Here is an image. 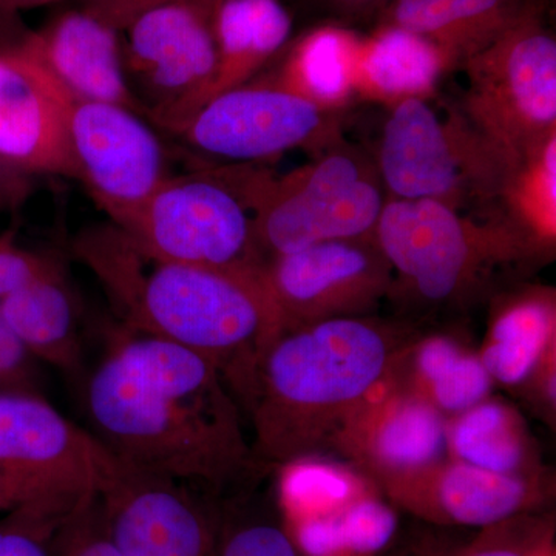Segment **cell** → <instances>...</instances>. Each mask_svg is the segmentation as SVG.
<instances>
[{"label":"cell","mask_w":556,"mask_h":556,"mask_svg":"<svg viewBox=\"0 0 556 556\" xmlns=\"http://www.w3.org/2000/svg\"><path fill=\"white\" fill-rule=\"evenodd\" d=\"M86 407L98 441L150 473L222 495L265 470L222 371L169 340H116L87 383Z\"/></svg>","instance_id":"obj_1"},{"label":"cell","mask_w":556,"mask_h":556,"mask_svg":"<svg viewBox=\"0 0 556 556\" xmlns=\"http://www.w3.org/2000/svg\"><path fill=\"white\" fill-rule=\"evenodd\" d=\"M76 254L100 278L131 331L206 357L239 404L280 318L257 269H222L153 257L115 225L87 230Z\"/></svg>","instance_id":"obj_2"},{"label":"cell","mask_w":556,"mask_h":556,"mask_svg":"<svg viewBox=\"0 0 556 556\" xmlns=\"http://www.w3.org/2000/svg\"><path fill=\"white\" fill-rule=\"evenodd\" d=\"M375 316L332 318L281 331L266 348L244 399L263 467L331 452L351 416L388 378L415 338Z\"/></svg>","instance_id":"obj_3"},{"label":"cell","mask_w":556,"mask_h":556,"mask_svg":"<svg viewBox=\"0 0 556 556\" xmlns=\"http://www.w3.org/2000/svg\"><path fill=\"white\" fill-rule=\"evenodd\" d=\"M375 239L393 273L388 299L420 309L466 306L543 249L507 215L478 222L433 200L388 199Z\"/></svg>","instance_id":"obj_4"},{"label":"cell","mask_w":556,"mask_h":556,"mask_svg":"<svg viewBox=\"0 0 556 556\" xmlns=\"http://www.w3.org/2000/svg\"><path fill=\"white\" fill-rule=\"evenodd\" d=\"M460 68L467 87L457 112L510 174L555 141L556 39L543 5Z\"/></svg>","instance_id":"obj_5"},{"label":"cell","mask_w":556,"mask_h":556,"mask_svg":"<svg viewBox=\"0 0 556 556\" xmlns=\"http://www.w3.org/2000/svg\"><path fill=\"white\" fill-rule=\"evenodd\" d=\"M270 175L251 166L169 175L124 225L139 249L161 260L257 269L255 211Z\"/></svg>","instance_id":"obj_6"},{"label":"cell","mask_w":556,"mask_h":556,"mask_svg":"<svg viewBox=\"0 0 556 556\" xmlns=\"http://www.w3.org/2000/svg\"><path fill=\"white\" fill-rule=\"evenodd\" d=\"M387 200L376 161L339 138L306 166L265 182L255 211L260 258L375 237Z\"/></svg>","instance_id":"obj_7"},{"label":"cell","mask_w":556,"mask_h":556,"mask_svg":"<svg viewBox=\"0 0 556 556\" xmlns=\"http://www.w3.org/2000/svg\"><path fill=\"white\" fill-rule=\"evenodd\" d=\"M376 167L388 199L433 200L456 211L470 200L503 199L511 178L457 109L442 119L427 98L391 105Z\"/></svg>","instance_id":"obj_8"},{"label":"cell","mask_w":556,"mask_h":556,"mask_svg":"<svg viewBox=\"0 0 556 556\" xmlns=\"http://www.w3.org/2000/svg\"><path fill=\"white\" fill-rule=\"evenodd\" d=\"M217 0H175L139 13L121 30L124 67L146 115L175 130L200 108L217 72Z\"/></svg>","instance_id":"obj_9"},{"label":"cell","mask_w":556,"mask_h":556,"mask_svg":"<svg viewBox=\"0 0 556 556\" xmlns=\"http://www.w3.org/2000/svg\"><path fill=\"white\" fill-rule=\"evenodd\" d=\"M340 112L269 78L243 84L204 102L174 135L228 166H251L295 149L318 152L338 141Z\"/></svg>","instance_id":"obj_10"},{"label":"cell","mask_w":556,"mask_h":556,"mask_svg":"<svg viewBox=\"0 0 556 556\" xmlns=\"http://www.w3.org/2000/svg\"><path fill=\"white\" fill-rule=\"evenodd\" d=\"M206 493L118 459L97 500L121 556H217L222 507Z\"/></svg>","instance_id":"obj_11"},{"label":"cell","mask_w":556,"mask_h":556,"mask_svg":"<svg viewBox=\"0 0 556 556\" xmlns=\"http://www.w3.org/2000/svg\"><path fill=\"white\" fill-rule=\"evenodd\" d=\"M281 331L372 316L390 294L393 273L375 237L325 241L262 263Z\"/></svg>","instance_id":"obj_12"},{"label":"cell","mask_w":556,"mask_h":556,"mask_svg":"<svg viewBox=\"0 0 556 556\" xmlns=\"http://www.w3.org/2000/svg\"><path fill=\"white\" fill-rule=\"evenodd\" d=\"M116 460L39 394L0 391V467L49 500L76 506L98 495Z\"/></svg>","instance_id":"obj_13"},{"label":"cell","mask_w":556,"mask_h":556,"mask_svg":"<svg viewBox=\"0 0 556 556\" xmlns=\"http://www.w3.org/2000/svg\"><path fill=\"white\" fill-rule=\"evenodd\" d=\"M67 134L75 178L115 226L170 175L160 138L134 110L72 98Z\"/></svg>","instance_id":"obj_14"},{"label":"cell","mask_w":556,"mask_h":556,"mask_svg":"<svg viewBox=\"0 0 556 556\" xmlns=\"http://www.w3.org/2000/svg\"><path fill=\"white\" fill-rule=\"evenodd\" d=\"M383 496L428 526L481 530L525 515L551 510L548 471L507 475L445 457L433 466L376 484Z\"/></svg>","instance_id":"obj_15"},{"label":"cell","mask_w":556,"mask_h":556,"mask_svg":"<svg viewBox=\"0 0 556 556\" xmlns=\"http://www.w3.org/2000/svg\"><path fill=\"white\" fill-rule=\"evenodd\" d=\"M331 452L376 485L445 459L447 419L386 379L348 420Z\"/></svg>","instance_id":"obj_16"},{"label":"cell","mask_w":556,"mask_h":556,"mask_svg":"<svg viewBox=\"0 0 556 556\" xmlns=\"http://www.w3.org/2000/svg\"><path fill=\"white\" fill-rule=\"evenodd\" d=\"M70 100L20 46L0 51V160L27 175L75 178L67 134Z\"/></svg>","instance_id":"obj_17"},{"label":"cell","mask_w":556,"mask_h":556,"mask_svg":"<svg viewBox=\"0 0 556 556\" xmlns=\"http://www.w3.org/2000/svg\"><path fill=\"white\" fill-rule=\"evenodd\" d=\"M20 47L73 100L105 102L144 115L124 67L121 31L86 10L65 11Z\"/></svg>","instance_id":"obj_18"},{"label":"cell","mask_w":556,"mask_h":556,"mask_svg":"<svg viewBox=\"0 0 556 556\" xmlns=\"http://www.w3.org/2000/svg\"><path fill=\"white\" fill-rule=\"evenodd\" d=\"M387 383L422 399L447 420L492 396L495 387L478 351L448 334L408 340L394 358Z\"/></svg>","instance_id":"obj_19"},{"label":"cell","mask_w":556,"mask_h":556,"mask_svg":"<svg viewBox=\"0 0 556 556\" xmlns=\"http://www.w3.org/2000/svg\"><path fill=\"white\" fill-rule=\"evenodd\" d=\"M541 0H393L379 24L396 25L433 42L452 68L485 49Z\"/></svg>","instance_id":"obj_20"},{"label":"cell","mask_w":556,"mask_h":556,"mask_svg":"<svg viewBox=\"0 0 556 556\" xmlns=\"http://www.w3.org/2000/svg\"><path fill=\"white\" fill-rule=\"evenodd\" d=\"M554 351L555 291L535 287L500 299L478 354L493 382L522 388Z\"/></svg>","instance_id":"obj_21"},{"label":"cell","mask_w":556,"mask_h":556,"mask_svg":"<svg viewBox=\"0 0 556 556\" xmlns=\"http://www.w3.org/2000/svg\"><path fill=\"white\" fill-rule=\"evenodd\" d=\"M214 30L217 72L200 108L225 91L251 83L260 70L287 49L292 16L281 0H217Z\"/></svg>","instance_id":"obj_22"},{"label":"cell","mask_w":556,"mask_h":556,"mask_svg":"<svg viewBox=\"0 0 556 556\" xmlns=\"http://www.w3.org/2000/svg\"><path fill=\"white\" fill-rule=\"evenodd\" d=\"M0 313L33 358L62 371H78L83 364L78 308L56 262L30 285L0 300Z\"/></svg>","instance_id":"obj_23"},{"label":"cell","mask_w":556,"mask_h":556,"mask_svg":"<svg viewBox=\"0 0 556 556\" xmlns=\"http://www.w3.org/2000/svg\"><path fill=\"white\" fill-rule=\"evenodd\" d=\"M452 70L430 40L396 25L379 24L362 39L356 93L391 105L407 98H427Z\"/></svg>","instance_id":"obj_24"},{"label":"cell","mask_w":556,"mask_h":556,"mask_svg":"<svg viewBox=\"0 0 556 556\" xmlns=\"http://www.w3.org/2000/svg\"><path fill=\"white\" fill-rule=\"evenodd\" d=\"M362 39L345 25H318L287 47L274 83L325 108L343 110L356 94Z\"/></svg>","instance_id":"obj_25"},{"label":"cell","mask_w":556,"mask_h":556,"mask_svg":"<svg viewBox=\"0 0 556 556\" xmlns=\"http://www.w3.org/2000/svg\"><path fill=\"white\" fill-rule=\"evenodd\" d=\"M448 456L507 475L544 473L517 408L493 396L447 420Z\"/></svg>","instance_id":"obj_26"},{"label":"cell","mask_w":556,"mask_h":556,"mask_svg":"<svg viewBox=\"0 0 556 556\" xmlns=\"http://www.w3.org/2000/svg\"><path fill=\"white\" fill-rule=\"evenodd\" d=\"M471 532L463 536L456 529L427 525L394 546L404 556H548L556 551L551 510Z\"/></svg>","instance_id":"obj_27"},{"label":"cell","mask_w":556,"mask_h":556,"mask_svg":"<svg viewBox=\"0 0 556 556\" xmlns=\"http://www.w3.org/2000/svg\"><path fill=\"white\" fill-rule=\"evenodd\" d=\"M217 556H306L288 532L280 510L233 503L222 507Z\"/></svg>","instance_id":"obj_28"},{"label":"cell","mask_w":556,"mask_h":556,"mask_svg":"<svg viewBox=\"0 0 556 556\" xmlns=\"http://www.w3.org/2000/svg\"><path fill=\"white\" fill-rule=\"evenodd\" d=\"M73 510L33 506L10 511L0 522V556H53L54 533Z\"/></svg>","instance_id":"obj_29"},{"label":"cell","mask_w":556,"mask_h":556,"mask_svg":"<svg viewBox=\"0 0 556 556\" xmlns=\"http://www.w3.org/2000/svg\"><path fill=\"white\" fill-rule=\"evenodd\" d=\"M53 556H121L105 530L97 495L62 522L54 533Z\"/></svg>","instance_id":"obj_30"},{"label":"cell","mask_w":556,"mask_h":556,"mask_svg":"<svg viewBox=\"0 0 556 556\" xmlns=\"http://www.w3.org/2000/svg\"><path fill=\"white\" fill-rule=\"evenodd\" d=\"M53 260L16 247L11 236L0 239V300L30 285Z\"/></svg>","instance_id":"obj_31"},{"label":"cell","mask_w":556,"mask_h":556,"mask_svg":"<svg viewBox=\"0 0 556 556\" xmlns=\"http://www.w3.org/2000/svg\"><path fill=\"white\" fill-rule=\"evenodd\" d=\"M35 364L0 313V391H35Z\"/></svg>","instance_id":"obj_32"},{"label":"cell","mask_w":556,"mask_h":556,"mask_svg":"<svg viewBox=\"0 0 556 556\" xmlns=\"http://www.w3.org/2000/svg\"><path fill=\"white\" fill-rule=\"evenodd\" d=\"M317 13L331 24L353 28L356 24L378 22L393 0H308Z\"/></svg>","instance_id":"obj_33"},{"label":"cell","mask_w":556,"mask_h":556,"mask_svg":"<svg viewBox=\"0 0 556 556\" xmlns=\"http://www.w3.org/2000/svg\"><path fill=\"white\" fill-rule=\"evenodd\" d=\"M33 506L76 507L72 504L56 503L42 495L27 479L11 473L0 467V511H14Z\"/></svg>","instance_id":"obj_34"},{"label":"cell","mask_w":556,"mask_h":556,"mask_svg":"<svg viewBox=\"0 0 556 556\" xmlns=\"http://www.w3.org/2000/svg\"><path fill=\"white\" fill-rule=\"evenodd\" d=\"M175 0H80V9L115 30H124L142 11Z\"/></svg>","instance_id":"obj_35"},{"label":"cell","mask_w":556,"mask_h":556,"mask_svg":"<svg viewBox=\"0 0 556 556\" xmlns=\"http://www.w3.org/2000/svg\"><path fill=\"white\" fill-rule=\"evenodd\" d=\"M30 175L14 169L0 160V211L16 207L28 195Z\"/></svg>","instance_id":"obj_36"},{"label":"cell","mask_w":556,"mask_h":556,"mask_svg":"<svg viewBox=\"0 0 556 556\" xmlns=\"http://www.w3.org/2000/svg\"><path fill=\"white\" fill-rule=\"evenodd\" d=\"M60 2V0H0V10L20 11L38 9V7L49 5V3Z\"/></svg>","instance_id":"obj_37"},{"label":"cell","mask_w":556,"mask_h":556,"mask_svg":"<svg viewBox=\"0 0 556 556\" xmlns=\"http://www.w3.org/2000/svg\"><path fill=\"white\" fill-rule=\"evenodd\" d=\"M383 556H404V555H402L401 552L397 551V547L394 546V544H393V546L388 548L387 554Z\"/></svg>","instance_id":"obj_38"}]
</instances>
